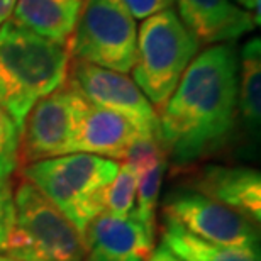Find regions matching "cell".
Here are the masks:
<instances>
[{"label": "cell", "instance_id": "cell-24", "mask_svg": "<svg viewBox=\"0 0 261 261\" xmlns=\"http://www.w3.org/2000/svg\"><path fill=\"white\" fill-rule=\"evenodd\" d=\"M15 2H17V0H0V25L7 19H10L12 10L15 7Z\"/></svg>", "mask_w": 261, "mask_h": 261}, {"label": "cell", "instance_id": "cell-9", "mask_svg": "<svg viewBox=\"0 0 261 261\" xmlns=\"http://www.w3.org/2000/svg\"><path fill=\"white\" fill-rule=\"evenodd\" d=\"M68 82L88 103L121 114L146 136H160L158 112L127 75L71 58Z\"/></svg>", "mask_w": 261, "mask_h": 261}, {"label": "cell", "instance_id": "cell-13", "mask_svg": "<svg viewBox=\"0 0 261 261\" xmlns=\"http://www.w3.org/2000/svg\"><path fill=\"white\" fill-rule=\"evenodd\" d=\"M143 134L117 112L88 103L73 138L70 153H87L122 161L127 149Z\"/></svg>", "mask_w": 261, "mask_h": 261}, {"label": "cell", "instance_id": "cell-8", "mask_svg": "<svg viewBox=\"0 0 261 261\" xmlns=\"http://www.w3.org/2000/svg\"><path fill=\"white\" fill-rule=\"evenodd\" d=\"M163 217L205 241L229 248L259 249L258 231L248 217L192 189L171 190L165 197Z\"/></svg>", "mask_w": 261, "mask_h": 261}, {"label": "cell", "instance_id": "cell-22", "mask_svg": "<svg viewBox=\"0 0 261 261\" xmlns=\"http://www.w3.org/2000/svg\"><path fill=\"white\" fill-rule=\"evenodd\" d=\"M234 2L243 5L244 10H248V12L254 17L256 25H259V22H261V0H234Z\"/></svg>", "mask_w": 261, "mask_h": 261}, {"label": "cell", "instance_id": "cell-19", "mask_svg": "<svg viewBox=\"0 0 261 261\" xmlns=\"http://www.w3.org/2000/svg\"><path fill=\"white\" fill-rule=\"evenodd\" d=\"M20 129L0 106V178H9L19 166Z\"/></svg>", "mask_w": 261, "mask_h": 261}, {"label": "cell", "instance_id": "cell-18", "mask_svg": "<svg viewBox=\"0 0 261 261\" xmlns=\"http://www.w3.org/2000/svg\"><path fill=\"white\" fill-rule=\"evenodd\" d=\"M138 173L126 163H119V171L109 185L103 198V212L112 216H133L138 192Z\"/></svg>", "mask_w": 261, "mask_h": 261}, {"label": "cell", "instance_id": "cell-7", "mask_svg": "<svg viewBox=\"0 0 261 261\" xmlns=\"http://www.w3.org/2000/svg\"><path fill=\"white\" fill-rule=\"evenodd\" d=\"M88 102L66 80L33 106L20 127L19 165L70 154Z\"/></svg>", "mask_w": 261, "mask_h": 261}, {"label": "cell", "instance_id": "cell-25", "mask_svg": "<svg viewBox=\"0 0 261 261\" xmlns=\"http://www.w3.org/2000/svg\"><path fill=\"white\" fill-rule=\"evenodd\" d=\"M0 261H19V259H14L12 256H9V254H2V253H0Z\"/></svg>", "mask_w": 261, "mask_h": 261}, {"label": "cell", "instance_id": "cell-12", "mask_svg": "<svg viewBox=\"0 0 261 261\" xmlns=\"http://www.w3.org/2000/svg\"><path fill=\"white\" fill-rule=\"evenodd\" d=\"M173 9L200 44L232 43L258 28L232 0H173Z\"/></svg>", "mask_w": 261, "mask_h": 261}, {"label": "cell", "instance_id": "cell-21", "mask_svg": "<svg viewBox=\"0 0 261 261\" xmlns=\"http://www.w3.org/2000/svg\"><path fill=\"white\" fill-rule=\"evenodd\" d=\"M121 4L134 19L141 20L173 7V0H121Z\"/></svg>", "mask_w": 261, "mask_h": 261}, {"label": "cell", "instance_id": "cell-15", "mask_svg": "<svg viewBox=\"0 0 261 261\" xmlns=\"http://www.w3.org/2000/svg\"><path fill=\"white\" fill-rule=\"evenodd\" d=\"M161 244L184 261H259V249L229 248L195 236L180 224L163 217Z\"/></svg>", "mask_w": 261, "mask_h": 261}, {"label": "cell", "instance_id": "cell-14", "mask_svg": "<svg viewBox=\"0 0 261 261\" xmlns=\"http://www.w3.org/2000/svg\"><path fill=\"white\" fill-rule=\"evenodd\" d=\"M83 0H17L10 19L33 33L66 44Z\"/></svg>", "mask_w": 261, "mask_h": 261}, {"label": "cell", "instance_id": "cell-20", "mask_svg": "<svg viewBox=\"0 0 261 261\" xmlns=\"http://www.w3.org/2000/svg\"><path fill=\"white\" fill-rule=\"evenodd\" d=\"M15 227L14 190L9 178H0V253L7 251Z\"/></svg>", "mask_w": 261, "mask_h": 261}, {"label": "cell", "instance_id": "cell-1", "mask_svg": "<svg viewBox=\"0 0 261 261\" xmlns=\"http://www.w3.org/2000/svg\"><path fill=\"white\" fill-rule=\"evenodd\" d=\"M238 68L231 43L212 44L197 53L158 114L166 156L189 163L226 143L238 116Z\"/></svg>", "mask_w": 261, "mask_h": 261}, {"label": "cell", "instance_id": "cell-17", "mask_svg": "<svg viewBox=\"0 0 261 261\" xmlns=\"http://www.w3.org/2000/svg\"><path fill=\"white\" fill-rule=\"evenodd\" d=\"M166 166H168V161H161V163L154 165L153 168L138 175V192H136V207L133 216H136L153 231H158L156 208H158L160 189L161 184H163Z\"/></svg>", "mask_w": 261, "mask_h": 261}, {"label": "cell", "instance_id": "cell-3", "mask_svg": "<svg viewBox=\"0 0 261 261\" xmlns=\"http://www.w3.org/2000/svg\"><path fill=\"white\" fill-rule=\"evenodd\" d=\"M119 171V161L87 153L36 161L22 166V178L53 202L78 232L103 212V198Z\"/></svg>", "mask_w": 261, "mask_h": 261}, {"label": "cell", "instance_id": "cell-4", "mask_svg": "<svg viewBox=\"0 0 261 261\" xmlns=\"http://www.w3.org/2000/svg\"><path fill=\"white\" fill-rule=\"evenodd\" d=\"M200 46L173 7L143 20L130 71L134 83L154 109H161L171 97Z\"/></svg>", "mask_w": 261, "mask_h": 261}, {"label": "cell", "instance_id": "cell-16", "mask_svg": "<svg viewBox=\"0 0 261 261\" xmlns=\"http://www.w3.org/2000/svg\"><path fill=\"white\" fill-rule=\"evenodd\" d=\"M238 114L251 133H258L261 119V43L251 38L241 48L238 68Z\"/></svg>", "mask_w": 261, "mask_h": 261}, {"label": "cell", "instance_id": "cell-11", "mask_svg": "<svg viewBox=\"0 0 261 261\" xmlns=\"http://www.w3.org/2000/svg\"><path fill=\"white\" fill-rule=\"evenodd\" d=\"M189 187L243 214L253 224L261 221V175L248 166L207 165L189 178Z\"/></svg>", "mask_w": 261, "mask_h": 261}, {"label": "cell", "instance_id": "cell-6", "mask_svg": "<svg viewBox=\"0 0 261 261\" xmlns=\"http://www.w3.org/2000/svg\"><path fill=\"white\" fill-rule=\"evenodd\" d=\"M138 24L121 0H83L66 43L73 60L127 73L136 63Z\"/></svg>", "mask_w": 261, "mask_h": 261}, {"label": "cell", "instance_id": "cell-2", "mask_svg": "<svg viewBox=\"0 0 261 261\" xmlns=\"http://www.w3.org/2000/svg\"><path fill=\"white\" fill-rule=\"evenodd\" d=\"M70 63L66 44L12 19L0 25V106L19 129L36 102L66 83Z\"/></svg>", "mask_w": 261, "mask_h": 261}, {"label": "cell", "instance_id": "cell-5", "mask_svg": "<svg viewBox=\"0 0 261 261\" xmlns=\"http://www.w3.org/2000/svg\"><path fill=\"white\" fill-rule=\"evenodd\" d=\"M15 227L5 254L19 261H85V239L53 202L22 180L14 194Z\"/></svg>", "mask_w": 261, "mask_h": 261}, {"label": "cell", "instance_id": "cell-23", "mask_svg": "<svg viewBox=\"0 0 261 261\" xmlns=\"http://www.w3.org/2000/svg\"><path fill=\"white\" fill-rule=\"evenodd\" d=\"M146 261H184V259L176 258L173 253H170L168 249L161 244L160 248H154V251L151 253V256Z\"/></svg>", "mask_w": 261, "mask_h": 261}, {"label": "cell", "instance_id": "cell-10", "mask_svg": "<svg viewBox=\"0 0 261 261\" xmlns=\"http://www.w3.org/2000/svg\"><path fill=\"white\" fill-rule=\"evenodd\" d=\"M85 261H146L154 251L156 231L136 216L119 217L102 212L88 224Z\"/></svg>", "mask_w": 261, "mask_h": 261}]
</instances>
